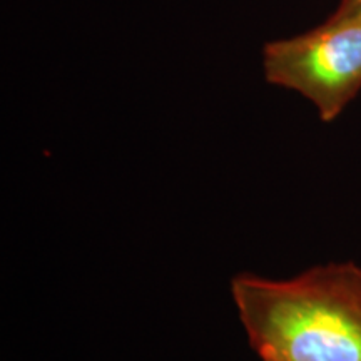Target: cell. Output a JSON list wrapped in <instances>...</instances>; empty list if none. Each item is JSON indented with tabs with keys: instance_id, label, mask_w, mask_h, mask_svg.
Listing matches in <instances>:
<instances>
[{
	"instance_id": "6da1fadb",
	"label": "cell",
	"mask_w": 361,
	"mask_h": 361,
	"mask_svg": "<svg viewBox=\"0 0 361 361\" xmlns=\"http://www.w3.org/2000/svg\"><path fill=\"white\" fill-rule=\"evenodd\" d=\"M229 290L263 361H361V266L353 261L286 279L239 273Z\"/></svg>"
},
{
	"instance_id": "7a4b0ae2",
	"label": "cell",
	"mask_w": 361,
	"mask_h": 361,
	"mask_svg": "<svg viewBox=\"0 0 361 361\" xmlns=\"http://www.w3.org/2000/svg\"><path fill=\"white\" fill-rule=\"evenodd\" d=\"M264 79L308 99L331 123L361 90V12L333 13L326 24L263 47Z\"/></svg>"
},
{
	"instance_id": "3957f363",
	"label": "cell",
	"mask_w": 361,
	"mask_h": 361,
	"mask_svg": "<svg viewBox=\"0 0 361 361\" xmlns=\"http://www.w3.org/2000/svg\"><path fill=\"white\" fill-rule=\"evenodd\" d=\"M353 12H361V0H341L340 7L336 8L338 16H343V13H353Z\"/></svg>"
}]
</instances>
